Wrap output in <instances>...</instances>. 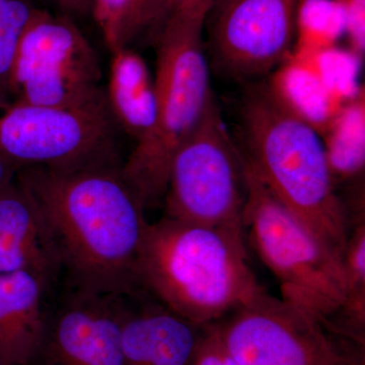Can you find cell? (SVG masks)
<instances>
[{
	"label": "cell",
	"instance_id": "cell-1",
	"mask_svg": "<svg viewBox=\"0 0 365 365\" xmlns=\"http://www.w3.org/2000/svg\"><path fill=\"white\" fill-rule=\"evenodd\" d=\"M122 165L24 168L16 174L39 210L60 267L79 292L120 297L139 284L137 262L148 222Z\"/></svg>",
	"mask_w": 365,
	"mask_h": 365
},
{
	"label": "cell",
	"instance_id": "cell-2",
	"mask_svg": "<svg viewBox=\"0 0 365 365\" xmlns=\"http://www.w3.org/2000/svg\"><path fill=\"white\" fill-rule=\"evenodd\" d=\"M242 105L247 165L343 260L351 215L337 194L321 134L284 105L269 83L250 86Z\"/></svg>",
	"mask_w": 365,
	"mask_h": 365
},
{
	"label": "cell",
	"instance_id": "cell-3",
	"mask_svg": "<svg viewBox=\"0 0 365 365\" xmlns=\"http://www.w3.org/2000/svg\"><path fill=\"white\" fill-rule=\"evenodd\" d=\"M137 277L160 306L199 327L264 290L250 266L244 232L168 216L146 227Z\"/></svg>",
	"mask_w": 365,
	"mask_h": 365
},
{
	"label": "cell",
	"instance_id": "cell-4",
	"mask_svg": "<svg viewBox=\"0 0 365 365\" xmlns=\"http://www.w3.org/2000/svg\"><path fill=\"white\" fill-rule=\"evenodd\" d=\"M155 125L122 165L125 181L144 208L167 191L170 163L215 100L203 26L165 24L157 41Z\"/></svg>",
	"mask_w": 365,
	"mask_h": 365
},
{
	"label": "cell",
	"instance_id": "cell-5",
	"mask_svg": "<svg viewBox=\"0 0 365 365\" xmlns=\"http://www.w3.org/2000/svg\"><path fill=\"white\" fill-rule=\"evenodd\" d=\"M245 172V239L275 276L281 299L328 326L345 302L342 259L271 194L246 160Z\"/></svg>",
	"mask_w": 365,
	"mask_h": 365
},
{
	"label": "cell",
	"instance_id": "cell-6",
	"mask_svg": "<svg viewBox=\"0 0 365 365\" xmlns=\"http://www.w3.org/2000/svg\"><path fill=\"white\" fill-rule=\"evenodd\" d=\"M118 128L104 95L72 108L0 98V155L19 169L74 170L122 163Z\"/></svg>",
	"mask_w": 365,
	"mask_h": 365
},
{
	"label": "cell",
	"instance_id": "cell-7",
	"mask_svg": "<svg viewBox=\"0 0 365 365\" xmlns=\"http://www.w3.org/2000/svg\"><path fill=\"white\" fill-rule=\"evenodd\" d=\"M165 197L168 217L244 232V155L228 133L215 100L175 153Z\"/></svg>",
	"mask_w": 365,
	"mask_h": 365
},
{
	"label": "cell",
	"instance_id": "cell-8",
	"mask_svg": "<svg viewBox=\"0 0 365 365\" xmlns=\"http://www.w3.org/2000/svg\"><path fill=\"white\" fill-rule=\"evenodd\" d=\"M101 79L97 53L71 16L38 9L19 44L9 100L39 107H78L104 95Z\"/></svg>",
	"mask_w": 365,
	"mask_h": 365
},
{
	"label": "cell",
	"instance_id": "cell-9",
	"mask_svg": "<svg viewBox=\"0 0 365 365\" xmlns=\"http://www.w3.org/2000/svg\"><path fill=\"white\" fill-rule=\"evenodd\" d=\"M215 326L239 365H361L325 324L265 290Z\"/></svg>",
	"mask_w": 365,
	"mask_h": 365
},
{
	"label": "cell",
	"instance_id": "cell-10",
	"mask_svg": "<svg viewBox=\"0 0 365 365\" xmlns=\"http://www.w3.org/2000/svg\"><path fill=\"white\" fill-rule=\"evenodd\" d=\"M304 0H215L204 20L213 66L225 76L260 78L287 58Z\"/></svg>",
	"mask_w": 365,
	"mask_h": 365
},
{
	"label": "cell",
	"instance_id": "cell-11",
	"mask_svg": "<svg viewBox=\"0 0 365 365\" xmlns=\"http://www.w3.org/2000/svg\"><path fill=\"white\" fill-rule=\"evenodd\" d=\"M117 297L76 290L53 330V352L61 365H124L127 313Z\"/></svg>",
	"mask_w": 365,
	"mask_h": 365
},
{
	"label": "cell",
	"instance_id": "cell-12",
	"mask_svg": "<svg viewBox=\"0 0 365 365\" xmlns=\"http://www.w3.org/2000/svg\"><path fill=\"white\" fill-rule=\"evenodd\" d=\"M46 282L32 271L0 275V364L30 365L42 349Z\"/></svg>",
	"mask_w": 365,
	"mask_h": 365
},
{
	"label": "cell",
	"instance_id": "cell-13",
	"mask_svg": "<svg viewBox=\"0 0 365 365\" xmlns=\"http://www.w3.org/2000/svg\"><path fill=\"white\" fill-rule=\"evenodd\" d=\"M202 329L163 306L127 313L124 365H192Z\"/></svg>",
	"mask_w": 365,
	"mask_h": 365
},
{
	"label": "cell",
	"instance_id": "cell-14",
	"mask_svg": "<svg viewBox=\"0 0 365 365\" xmlns=\"http://www.w3.org/2000/svg\"><path fill=\"white\" fill-rule=\"evenodd\" d=\"M105 91L118 128L135 143L150 133L157 118V88L145 60L131 47L112 52Z\"/></svg>",
	"mask_w": 365,
	"mask_h": 365
},
{
	"label": "cell",
	"instance_id": "cell-15",
	"mask_svg": "<svg viewBox=\"0 0 365 365\" xmlns=\"http://www.w3.org/2000/svg\"><path fill=\"white\" fill-rule=\"evenodd\" d=\"M269 86L284 105L319 134H324L342 107L327 90L313 59L283 67Z\"/></svg>",
	"mask_w": 365,
	"mask_h": 365
},
{
	"label": "cell",
	"instance_id": "cell-16",
	"mask_svg": "<svg viewBox=\"0 0 365 365\" xmlns=\"http://www.w3.org/2000/svg\"><path fill=\"white\" fill-rule=\"evenodd\" d=\"M364 98L342 106L324 133L327 158L336 186L364 173L365 163Z\"/></svg>",
	"mask_w": 365,
	"mask_h": 365
},
{
	"label": "cell",
	"instance_id": "cell-17",
	"mask_svg": "<svg viewBox=\"0 0 365 365\" xmlns=\"http://www.w3.org/2000/svg\"><path fill=\"white\" fill-rule=\"evenodd\" d=\"M0 237L45 252L58 262L39 210L16 177L0 191Z\"/></svg>",
	"mask_w": 365,
	"mask_h": 365
},
{
	"label": "cell",
	"instance_id": "cell-18",
	"mask_svg": "<svg viewBox=\"0 0 365 365\" xmlns=\"http://www.w3.org/2000/svg\"><path fill=\"white\" fill-rule=\"evenodd\" d=\"M346 297L339 313L345 317L352 338L361 340L365 319V223L364 217L352 222L344 255Z\"/></svg>",
	"mask_w": 365,
	"mask_h": 365
},
{
	"label": "cell",
	"instance_id": "cell-19",
	"mask_svg": "<svg viewBox=\"0 0 365 365\" xmlns=\"http://www.w3.org/2000/svg\"><path fill=\"white\" fill-rule=\"evenodd\" d=\"M343 31L344 13L333 0L302 1L297 19V34L304 49L311 52L328 49Z\"/></svg>",
	"mask_w": 365,
	"mask_h": 365
},
{
	"label": "cell",
	"instance_id": "cell-20",
	"mask_svg": "<svg viewBox=\"0 0 365 365\" xmlns=\"http://www.w3.org/2000/svg\"><path fill=\"white\" fill-rule=\"evenodd\" d=\"M39 9L35 0H0V98H9V81L19 44Z\"/></svg>",
	"mask_w": 365,
	"mask_h": 365
},
{
	"label": "cell",
	"instance_id": "cell-21",
	"mask_svg": "<svg viewBox=\"0 0 365 365\" xmlns=\"http://www.w3.org/2000/svg\"><path fill=\"white\" fill-rule=\"evenodd\" d=\"M174 0H133L125 26L123 47L145 36L157 41L172 11Z\"/></svg>",
	"mask_w": 365,
	"mask_h": 365
},
{
	"label": "cell",
	"instance_id": "cell-22",
	"mask_svg": "<svg viewBox=\"0 0 365 365\" xmlns=\"http://www.w3.org/2000/svg\"><path fill=\"white\" fill-rule=\"evenodd\" d=\"M132 4L133 0H96L93 16L111 52L123 47L125 26Z\"/></svg>",
	"mask_w": 365,
	"mask_h": 365
},
{
	"label": "cell",
	"instance_id": "cell-23",
	"mask_svg": "<svg viewBox=\"0 0 365 365\" xmlns=\"http://www.w3.org/2000/svg\"><path fill=\"white\" fill-rule=\"evenodd\" d=\"M192 365H239L225 349L215 324L203 327Z\"/></svg>",
	"mask_w": 365,
	"mask_h": 365
},
{
	"label": "cell",
	"instance_id": "cell-24",
	"mask_svg": "<svg viewBox=\"0 0 365 365\" xmlns=\"http://www.w3.org/2000/svg\"><path fill=\"white\" fill-rule=\"evenodd\" d=\"M342 9L345 16V32L349 36L353 49L364 51L365 0H333Z\"/></svg>",
	"mask_w": 365,
	"mask_h": 365
},
{
	"label": "cell",
	"instance_id": "cell-25",
	"mask_svg": "<svg viewBox=\"0 0 365 365\" xmlns=\"http://www.w3.org/2000/svg\"><path fill=\"white\" fill-rule=\"evenodd\" d=\"M215 0H174L165 23L204 26L206 14Z\"/></svg>",
	"mask_w": 365,
	"mask_h": 365
},
{
	"label": "cell",
	"instance_id": "cell-26",
	"mask_svg": "<svg viewBox=\"0 0 365 365\" xmlns=\"http://www.w3.org/2000/svg\"><path fill=\"white\" fill-rule=\"evenodd\" d=\"M59 6L69 14L85 16L86 14H93L96 0H56Z\"/></svg>",
	"mask_w": 365,
	"mask_h": 365
},
{
	"label": "cell",
	"instance_id": "cell-27",
	"mask_svg": "<svg viewBox=\"0 0 365 365\" xmlns=\"http://www.w3.org/2000/svg\"><path fill=\"white\" fill-rule=\"evenodd\" d=\"M19 170L20 169L14 163L0 155V191L14 181Z\"/></svg>",
	"mask_w": 365,
	"mask_h": 365
},
{
	"label": "cell",
	"instance_id": "cell-28",
	"mask_svg": "<svg viewBox=\"0 0 365 365\" xmlns=\"http://www.w3.org/2000/svg\"><path fill=\"white\" fill-rule=\"evenodd\" d=\"M0 365H1V364H0Z\"/></svg>",
	"mask_w": 365,
	"mask_h": 365
}]
</instances>
